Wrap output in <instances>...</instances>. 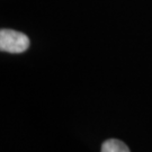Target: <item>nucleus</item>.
<instances>
[{
    "label": "nucleus",
    "instance_id": "1",
    "mask_svg": "<svg viewBox=\"0 0 152 152\" xmlns=\"http://www.w3.org/2000/svg\"><path fill=\"white\" fill-rule=\"evenodd\" d=\"M29 39L23 33L12 29L0 31V50L8 53H23L28 49Z\"/></svg>",
    "mask_w": 152,
    "mask_h": 152
},
{
    "label": "nucleus",
    "instance_id": "2",
    "mask_svg": "<svg viewBox=\"0 0 152 152\" xmlns=\"http://www.w3.org/2000/svg\"><path fill=\"white\" fill-rule=\"evenodd\" d=\"M102 152H130L129 147L117 139H109L102 145Z\"/></svg>",
    "mask_w": 152,
    "mask_h": 152
}]
</instances>
